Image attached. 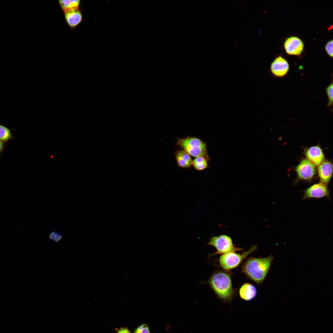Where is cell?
Instances as JSON below:
<instances>
[{
	"mask_svg": "<svg viewBox=\"0 0 333 333\" xmlns=\"http://www.w3.org/2000/svg\"><path fill=\"white\" fill-rule=\"evenodd\" d=\"M208 283L216 295L224 302L230 301L233 295L231 278L226 272L220 271L213 274Z\"/></svg>",
	"mask_w": 333,
	"mask_h": 333,
	"instance_id": "2",
	"label": "cell"
},
{
	"mask_svg": "<svg viewBox=\"0 0 333 333\" xmlns=\"http://www.w3.org/2000/svg\"><path fill=\"white\" fill-rule=\"evenodd\" d=\"M12 138V136L10 130L3 125H0V141L5 142Z\"/></svg>",
	"mask_w": 333,
	"mask_h": 333,
	"instance_id": "17",
	"label": "cell"
},
{
	"mask_svg": "<svg viewBox=\"0 0 333 333\" xmlns=\"http://www.w3.org/2000/svg\"><path fill=\"white\" fill-rule=\"evenodd\" d=\"M257 294V290L255 287L252 284L249 283L243 284L240 288L239 294L240 297L243 299L249 301L254 298Z\"/></svg>",
	"mask_w": 333,
	"mask_h": 333,
	"instance_id": "14",
	"label": "cell"
},
{
	"mask_svg": "<svg viewBox=\"0 0 333 333\" xmlns=\"http://www.w3.org/2000/svg\"><path fill=\"white\" fill-rule=\"evenodd\" d=\"M176 143L191 156L196 158L202 156L209 160L206 144L200 139L187 136L184 138H178Z\"/></svg>",
	"mask_w": 333,
	"mask_h": 333,
	"instance_id": "3",
	"label": "cell"
},
{
	"mask_svg": "<svg viewBox=\"0 0 333 333\" xmlns=\"http://www.w3.org/2000/svg\"><path fill=\"white\" fill-rule=\"evenodd\" d=\"M333 83L332 82L326 88V91L328 99L327 106L331 107L333 105Z\"/></svg>",
	"mask_w": 333,
	"mask_h": 333,
	"instance_id": "18",
	"label": "cell"
},
{
	"mask_svg": "<svg viewBox=\"0 0 333 333\" xmlns=\"http://www.w3.org/2000/svg\"><path fill=\"white\" fill-rule=\"evenodd\" d=\"M325 50L327 54L331 57L333 56V40H330L326 44Z\"/></svg>",
	"mask_w": 333,
	"mask_h": 333,
	"instance_id": "21",
	"label": "cell"
},
{
	"mask_svg": "<svg viewBox=\"0 0 333 333\" xmlns=\"http://www.w3.org/2000/svg\"><path fill=\"white\" fill-rule=\"evenodd\" d=\"M64 13L65 19L72 28L76 27L82 21V14L79 9L69 10Z\"/></svg>",
	"mask_w": 333,
	"mask_h": 333,
	"instance_id": "12",
	"label": "cell"
},
{
	"mask_svg": "<svg viewBox=\"0 0 333 333\" xmlns=\"http://www.w3.org/2000/svg\"><path fill=\"white\" fill-rule=\"evenodd\" d=\"M318 172L320 183L326 185L328 184L332 175V162L328 160H324L318 166Z\"/></svg>",
	"mask_w": 333,
	"mask_h": 333,
	"instance_id": "11",
	"label": "cell"
},
{
	"mask_svg": "<svg viewBox=\"0 0 333 333\" xmlns=\"http://www.w3.org/2000/svg\"><path fill=\"white\" fill-rule=\"evenodd\" d=\"M208 160L204 157H196L193 161L192 165L197 171H202L206 169L208 166Z\"/></svg>",
	"mask_w": 333,
	"mask_h": 333,
	"instance_id": "16",
	"label": "cell"
},
{
	"mask_svg": "<svg viewBox=\"0 0 333 333\" xmlns=\"http://www.w3.org/2000/svg\"><path fill=\"white\" fill-rule=\"evenodd\" d=\"M62 238V236L56 232H51L49 235L50 239L55 242H58Z\"/></svg>",
	"mask_w": 333,
	"mask_h": 333,
	"instance_id": "20",
	"label": "cell"
},
{
	"mask_svg": "<svg viewBox=\"0 0 333 333\" xmlns=\"http://www.w3.org/2000/svg\"><path fill=\"white\" fill-rule=\"evenodd\" d=\"M208 244L213 246L217 250L216 252L211 255L218 254L222 255L227 253L241 250L235 247L231 237L224 235L211 237Z\"/></svg>",
	"mask_w": 333,
	"mask_h": 333,
	"instance_id": "5",
	"label": "cell"
},
{
	"mask_svg": "<svg viewBox=\"0 0 333 333\" xmlns=\"http://www.w3.org/2000/svg\"><path fill=\"white\" fill-rule=\"evenodd\" d=\"M284 47L286 53L289 55L298 56L302 52L304 44L302 40L297 37L288 38L285 42Z\"/></svg>",
	"mask_w": 333,
	"mask_h": 333,
	"instance_id": "9",
	"label": "cell"
},
{
	"mask_svg": "<svg viewBox=\"0 0 333 333\" xmlns=\"http://www.w3.org/2000/svg\"><path fill=\"white\" fill-rule=\"evenodd\" d=\"M60 5L64 12L79 8L80 1L75 0H59Z\"/></svg>",
	"mask_w": 333,
	"mask_h": 333,
	"instance_id": "15",
	"label": "cell"
},
{
	"mask_svg": "<svg viewBox=\"0 0 333 333\" xmlns=\"http://www.w3.org/2000/svg\"><path fill=\"white\" fill-rule=\"evenodd\" d=\"M257 246H252L249 250L240 254L230 252L222 254L219 259L220 266L224 269L229 270L237 267L249 254L255 250Z\"/></svg>",
	"mask_w": 333,
	"mask_h": 333,
	"instance_id": "4",
	"label": "cell"
},
{
	"mask_svg": "<svg viewBox=\"0 0 333 333\" xmlns=\"http://www.w3.org/2000/svg\"><path fill=\"white\" fill-rule=\"evenodd\" d=\"M305 155L306 159L315 166H318L324 160L323 150L319 145L310 147L305 149Z\"/></svg>",
	"mask_w": 333,
	"mask_h": 333,
	"instance_id": "10",
	"label": "cell"
},
{
	"mask_svg": "<svg viewBox=\"0 0 333 333\" xmlns=\"http://www.w3.org/2000/svg\"><path fill=\"white\" fill-rule=\"evenodd\" d=\"M289 70V65L287 61L281 56L276 58L271 63L270 70L274 76L282 77L285 76Z\"/></svg>",
	"mask_w": 333,
	"mask_h": 333,
	"instance_id": "8",
	"label": "cell"
},
{
	"mask_svg": "<svg viewBox=\"0 0 333 333\" xmlns=\"http://www.w3.org/2000/svg\"><path fill=\"white\" fill-rule=\"evenodd\" d=\"M273 259L271 255L263 258L251 257L242 265V271L255 282L261 283L265 279Z\"/></svg>",
	"mask_w": 333,
	"mask_h": 333,
	"instance_id": "1",
	"label": "cell"
},
{
	"mask_svg": "<svg viewBox=\"0 0 333 333\" xmlns=\"http://www.w3.org/2000/svg\"><path fill=\"white\" fill-rule=\"evenodd\" d=\"M329 194L327 185L320 183L314 184L305 190L302 199L321 198L328 197Z\"/></svg>",
	"mask_w": 333,
	"mask_h": 333,
	"instance_id": "7",
	"label": "cell"
},
{
	"mask_svg": "<svg viewBox=\"0 0 333 333\" xmlns=\"http://www.w3.org/2000/svg\"><path fill=\"white\" fill-rule=\"evenodd\" d=\"M134 333H150L147 325L142 324L138 327L134 331Z\"/></svg>",
	"mask_w": 333,
	"mask_h": 333,
	"instance_id": "19",
	"label": "cell"
},
{
	"mask_svg": "<svg viewBox=\"0 0 333 333\" xmlns=\"http://www.w3.org/2000/svg\"><path fill=\"white\" fill-rule=\"evenodd\" d=\"M299 180L310 181L316 173L315 166L306 159H302L295 168Z\"/></svg>",
	"mask_w": 333,
	"mask_h": 333,
	"instance_id": "6",
	"label": "cell"
},
{
	"mask_svg": "<svg viewBox=\"0 0 333 333\" xmlns=\"http://www.w3.org/2000/svg\"><path fill=\"white\" fill-rule=\"evenodd\" d=\"M4 148V144L3 142L0 141V153L3 150Z\"/></svg>",
	"mask_w": 333,
	"mask_h": 333,
	"instance_id": "23",
	"label": "cell"
},
{
	"mask_svg": "<svg viewBox=\"0 0 333 333\" xmlns=\"http://www.w3.org/2000/svg\"><path fill=\"white\" fill-rule=\"evenodd\" d=\"M117 333H131V332L127 328H122L118 330Z\"/></svg>",
	"mask_w": 333,
	"mask_h": 333,
	"instance_id": "22",
	"label": "cell"
},
{
	"mask_svg": "<svg viewBox=\"0 0 333 333\" xmlns=\"http://www.w3.org/2000/svg\"><path fill=\"white\" fill-rule=\"evenodd\" d=\"M175 157L178 166L181 168H188L192 165V160L191 156L184 150H177L175 153Z\"/></svg>",
	"mask_w": 333,
	"mask_h": 333,
	"instance_id": "13",
	"label": "cell"
}]
</instances>
